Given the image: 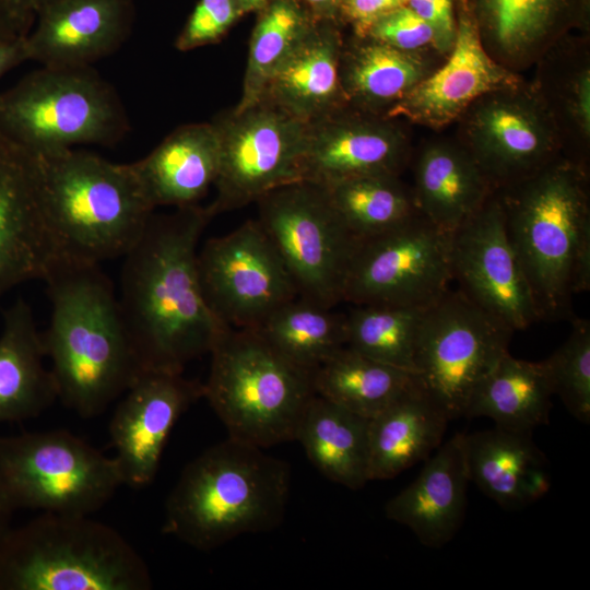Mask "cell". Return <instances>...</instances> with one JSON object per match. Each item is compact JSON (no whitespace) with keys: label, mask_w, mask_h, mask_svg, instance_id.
Listing matches in <instances>:
<instances>
[{"label":"cell","mask_w":590,"mask_h":590,"mask_svg":"<svg viewBox=\"0 0 590 590\" xmlns=\"http://www.w3.org/2000/svg\"><path fill=\"white\" fill-rule=\"evenodd\" d=\"M212 219L198 204L153 213L123 256L118 303L144 370L182 373L227 328L209 308L197 270L199 239Z\"/></svg>","instance_id":"cell-1"},{"label":"cell","mask_w":590,"mask_h":590,"mask_svg":"<svg viewBox=\"0 0 590 590\" xmlns=\"http://www.w3.org/2000/svg\"><path fill=\"white\" fill-rule=\"evenodd\" d=\"M51 305L42 332L58 399L94 417L144 371L118 297L99 264L57 257L44 280Z\"/></svg>","instance_id":"cell-2"},{"label":"cell","mask_w":590,"mask_h":590,"mask_svg":"<svg viewBox=\"0 0 590 590\" xmlns=\"http://www.w3.org/2000/svg\"><path fill=\"white\" fill-rule=\"evenodd\" d=\"M588 169L564 155L498 190L506 232L540 320L573 317V296L590 288Z\"/></svg>","instance_id":"cell-3"},{"label":"cell","mask_w":590,"mask_h":590,"mask_svg":"<svg viewBox=\"0 0 590 590\" xmlns=\"http://www.w3.org/2000/svg\"><path fill=\"white\" fill-rule=\"evenodd\" d=\"M290 489L285 461L228 437L185 467L167 498L163 532L211 551L241 534L278 527Z\"/></svg>","instance_id":"cell-4"},{"label":"cell","mask_w":590,"mask_h":590,"mask_svg":"<svg viewBox=\"0 0 590 590\" xmlns=\"http://www.w3.org/2000/svg\"><path fill=\"white\" fill-rule=\"evenodd\" d=\"M35 155L58 257L93 264L123 257L154 211L132 164L74 149Z\"/></svg>","instance_id":"cell-5"},{"label":"cell","mask_w":590,"mask_h":590,"mask_svg":"<svg viewBox=\"0 0 590 590\" xmlns=\"http://www.w3.org/2000/svg\"><path fill=\"white\" fill-rule=\"evenodd\" d=\"M141 555L84 515L42 512L0 539V590H149Z\"/></svg>","instance_id":"cell-6"},{"label":"cell","mask_w":590,"mask_h":590,"mask_svg":"<svg viewBox=\"0 0 590 590\" xmlns=\"http://www.w3.org/2000/svg\"><path fill=\"white\" fill-rule=\"evenodd\" d=\"M209 353L203 398L228 437L263 449L295 440L316 394L312 374L283 357L256 329L225 328Z\"/></svg>","instance_id":"cell-7"},{"label":"cell","mask_w":590,"mask_h":590,"mask_svg":"<svg viewBox=\"0 0 590 590\" xmlns=\"http://www.w3.org/2000/svg\"><path fill=\"white\" fill-rule=\"evenodd\" d=\"M129 127L118 93L92 67H40L0 93V131L34 154L110 146Z\"/></svg>","instance_id":"cell-8"},{"label":"cell","mask_w":590,"mask_h":590,"mask_svg":"<svg viewBox=\"0 0 590 590\" xmlns=\"http://www.w3.org/2000/svg\"><path fill=\"white\" fill-rule=\"evenodd\" d=\"M122 484L113 457L69 432L0 438V500L11 512L88 516Z\"/></svg>","instance_id":"cell-9"},{"label":"cell","mask_w":590,"mask_h":590,"mask_svg":"<svg viewBox=\"0 0 590 590\" xmlns=\"http://www.w3.org/2000/svg\"><path fill=\"white\" fill-rule=\"evenodd\" d=\"M256 203V220L279 251L298 296L329 308L343 302L346 274L359 240L343 224L324 189L294 181Z\"/></svg>","instance_id":"cell-10"},{"label":"cell","mask_w":590,"mask_h":590,"mask_svg":"<svg viewBox=\"0 0 590 590\" xmlns=\"http://www.w3.org/2000/svg\"><path fill=\"white\" fill-rule=\"evenodd\" d=\"M514 331L460 290L429 305L414 365L421 389L449 421L464 416L475 390L508 352Z\"/></svg>","instance_id":"cell-11"},{"label":"cell","mask_w":590,"mask_h":590,"mask_svg":"<svg viewBox=\"0 0 590 590\" xmlns=\"http://www.w3.org/2000/svg\"><path fill=\"white\" fill-rule=\"evenodd\" d=\"M220 141L213 217L257 202L273 189L300 180L308 125L260 101L212 121Z\"/></svg>","instance_id":"cell-12"},{"label":"cell","mask_w":590,"mask_h":590,"mask_svg":"<svg viewBox=\"0 0 590 590\" xmlns=\"http://www.w3.org/2000/svg\"><path fill=\"white\" fill-rule=\"evenodd\" d=\"M458 121L457 138L495 191L528 179L563 155L551 111L523 80L480 97Z\"/></svg>","instance_id":"cell-13"},{"label":"cell","mask_w":590,"mask_h":590,"mask_svg":"<svg viewBox=\"0 0 590 590\" xmlns=\"http://www.w3.org/2000/svg\"><path fill=\"white\" fill-rule=\"evenodd\" d=\"M448 233L421 214L359 240L346 274L343 302L427 307L452 281Z\"/></svg>","instance_id":"cell-14"},{"label":"cell","mask_w":590,"mask_h":590,"mask_svg":"<svg viewBox=\"0 0 590 590\" xmlns=\"http://www.w3.org/2000/svg\"><path fill=\"white\" fill-rule=\"evenodd\" d=\"M197 270L209 308L231 328L256 329L298 297L292 275L256 219L209 238L198 251Z\"/></svg>","instance_id":"cell-15"},{"label":"cell","mask_w":590,"mask_h":590,"mask_svg":"<svg viewBox=\"0 0 590 590\" xmlns=\"http://www.w3.org/2000/svg\"><path fill=\"white\" fill-rule=\"evenodd\" d=\"M450 266L458 290L514 332L540 321L497 191L451 233Z\"/></svg>","instance_id":"cell-16"},{"label":"cell","mask_w":590,"mask_h":590,"mask_svg":"<svg viewBox=\"0 0 590 590\" xmlns=\"http://www.w3.org/2000/svg\"><path fill=\"white\" fill-rule=\"evenodd\" d=\"M109 424L122 483L143 487L154 480L168 436L200 398L203 385L182 373L144 370L125 392Z\"/></svg>","instance_id":"cell-17"},{"label":"cell","mask_w":590,"mask_h":590,"mask_svg":"<svg viewBox=\"0 0 590 590\" xmlns=\"http://www.w3.org/2000/svg\"><path fill=\"white\" fill-rule=\"evenodd\" d=\"M57 257L38 158L0 131V298L22 283L44 280Z\"/></svg>","instance_id":"cell-18"},{"label":"cell","mask_w":590,"mask_h":590,"mask_svg":"<svg viewBox=\"0 0 590 590\" xmlns=\"http://www.w3.org/2000/svg\"><path fill=\"white\" fill-rule=\"evenodd\" d=\"M411 157L410 139L396 119L347 107L308 125L300 180L326 185L363 175L400 176Z\"/></svg>","instance_id":"cell-19"},{"label":"cell","mask_w":590,"mask_h":590,"mask_svg":"<svg viewBox=\"0 0 590 590\" xmlns=\"http://www.w3.org/2000/svg\"><path fill=\"white\" fill-rule=\"evenodd\" d=\"M520 75L489 56L467 9L457 20L456 38L445 61L415 85L388 114L432 129L458 120L480 97L521 82Z\"/></svg>","instance_id":"cell-20"},{"label":"cell","mask_w":590,"mask_h":590,"mask_svg":"<svg viewBox=\"0 0 590 590\" xmlns=\"http://www.w3.org/2000/svg\"><path fill=\"white\" fill-rule=\"evenodd\" d=\"M134 21L133 0H57L40 9L27 34L28 60L83 68L117 51Z\"/></svg>","instance_id":"cell-21"},{"label":"cell","mask_w":590,"mask_h":590,"mask_svg":"<svg viewBox=\"0 0 590 590\" xmlns=\"http://www.w3.org/2000/svg\"><path fill=\"white\" fill-rule=\"evenodd\" d=\"M469 482L464 434L457 433L425 460L411 484L387 502L386 517L408 527L422 544L441 547L463 522Z\"/></svg>","instance_id":"cell-22"},{"label":"cell","mask_w":590,"mask_h":590,"mask_svg":"<svg viewBox=\"0 0 590 590\" xmlns=\"http://www.w3.org/2000/svg\"><path fill=\"white\" fill-rule=\"evenodd\" d=\"M343 40L318 21L270 80L266 101L307 125L349 107L340 80Z\"/></svg>","instance_id":"cell-23"},{"label":"cell","mask_w":590,"mask_h":590,"mask_svg":"<svg viewBox=\"0 0 590 590\" xmlns=\"http://www.w3.org/2000/svg\"><path fill=\"white\" fill-rule=\"evenodd\" d=\"M411 188L422 216L452 233L495 192L469 150L458 138L426 141L414 158Z\"/></svg>","instance_id":"cell-24"},{"label":"cell","mask_w":590,"mask_h":590,"mask_svg":"<svg viewBox=\"0 0 590 590\" xmlns=\"http://www.w3.org/2000/svg\"><path fill=\"white\" fill-rule=\"evenodd\" d=\"M155 209L196 205L214 186L220 167V141L212 122L181 126L149 155L131 163Z\"/></svg>","instance_id":"cell-25"},{"label":"cell","mask_w":590,"mask_h":590,"mask_svg":"<svg viewBox=\"0 0 590 590\" xmlns=\"http://www.w3.org/2000/svg\"><path fill=\"white\" fill-rule=\"evenodd\" d=\"M464 450L470 482L505 509L523 508L550 489L547 461L530 433L495 426L464 434Z\"/></svg>","instance_id":"cell-26"},{"label":"cell","mask_w":590,"mask_h":590,"mask_svg":"<svg viewBox=\"0 0 590 590\" xmlns=\"http://www.w3.org/2000/svg\"><path fill=\"white\" fill-rule=\"evenodd\" d=\"M470 13L491 57L518 73L559 43L570 0H474Z\"/></svg>","instance_id":"cell-27"},{"label":"cell","mask_w":590,"mask_h":590,"mask_svg":"<svg viewBox=\"0 0 590 590\" xmlns=\"http://www.w3.org/2000/svg\"><path fill=\"white\" fill-rule=\"evenodd\" d=\"M31 305L17 298L3 312L0 333V422L39 415L58 391Z\"/></svg>","instance_id":"cell-28"},{"label":"cell","mask_w":590,"mask_h":590,"mask_svg":"<svg viewBox=\"0 0 590 590\" xmlns=\"http://www.w3.org/2000/svg\"><path fill=\"white\" fill-rule=\"evenodd\" d=\"M436 52H406L369 37L343 44L340 80L349 107L387 114L436 66Z\"/></svg>","instance_id":"cell-29"},{"label":"cell","mask_w":590,"mask_h":590,"mask_svg":"<svg viewBox=\"0 0 590 590\" xmlns=\"http://www.w3.org/2000/svg\"><path fill=\"white\" fill-rule=\"evenodd\" d=\"M449 418L418 384L369 420L368 481L392 479L426 460L442 441Z\"/></svg>","instance_id":"cell-30"},{"label":"cell","mask_w":590,"mask_h":590,"mask_svg":"<svg viewBox=\"0 0 590 590\" xmlns=\"http://www.w3.org/2000/svg\"><path fill=\"white\" fill-rule=\"evenodd\" d=\"M369 420L318 394L308 403L295 440L328 480L350 489L368 481Z\"/></svg>","instance_id":"cell-31"},{"label":"cell","mask_w":590,"mask_h":590,"mask_svg":"<svg viewBox=\"0 0 590 590\" xmlns=\"http://www.w3.org/2000/svg\"><path fill=\"white\" fill-rule=\"evenodd\" d=\"M554 394L544 362L507 352L475 390L464 417L486 416L495 426L530 433L548 423Z\"/></svg>","instance_id":"cell-32"},{"label":"cell","mask_w":590,"mask_h":590,"mask_svg":"<svg viewBox=\"0 0 590 590\" xmlns=\"http://www.w3.org/2000/svg\"><path fill=\"white\" fill-rule=\"evenodd\" d=\"M532 85L551 111L563 155L587 167L590 144V61L586 47L555 45L536 63Z\"/></svg>","instance_id":"cell-33"},{"label":"cell","mask_w":590,"mask_h":590,"mask_svg":"<svg viewBox=\"0 0 590 590\" xmlns=\"http://www.w3.org/2000/svg\"><path fill=\"white\" fill-rule=\"evenodd\" d=\"M316 394L368 420L417 385L416 375L347 346L312 374Z\"/></svg>","instance_id":"cell-34"},{"label":"cell","mask_w":590,"mask_h":590,"mask_svg":"<svg viewBox=\"0 0 590 590\" xmlns=\"http://www.w3.org/2000/svg\"><path fill=\"white\" fill-rule=\"evenodd\" d=\"M256 330L283 357L310 374L346 346L345 312L299 296L275 310Z\"/></svg>","instance_id":"cell-35"},{"label":"cell","mask_w":590,"mask_h":590,"mask_svg":"<svg viewBox=\"0 0 590 590\" xmlns=\"http://www.w3.org/2000/svg\"><path fill=\"white\" fill-rule=\"evenodd\" d=\"M320 186L358 240L396 228L420 214L412 189L398 175H363Z\"/></svg>","instance_id":"cell-36"},{"label":"cell","mask_w":590,"mask_h":590,"mask_svg":"<svg viewBox=\"0 0 590 590\" xmlns=\"http://www.w3.org/2000/svg\"><path fill=\"white\" fill-rule=\"evenodd\" d=\"M259 13L236 111L261 101L272 76L317 22L297 0H271Z\"/></svg>","instance_id":"cell-37"},{"label":"cell","mask_w":590,"mask_h":590,"mask_svg":"<svg viewBox=\"0 0 590 590\" xmlns=\"http://www.w3.org/2000/svg\"><path fill=\"white\" fill-rule=\"evenodd\" d=\"M427 307L353 305L345 312L346 346L415 374L417 338Z\"/></svg>","instance_id":"cell-38"},{"label":"cell","mask_w":590,"mask_h":590,"mask_svg":"<svg viewBox=\"0 0 590 590\" xmlns=\"http://www.w3.org/2000/svg\"><path fill=\"white\" fill-rule=\"evenodd\" d=\"M554 394L578 421L590 422V321L573 318L567 340L545 361Z\"/></svg>","instance_id":"cell-39"},{"label":"cell","mask_w":590,"mask_h":590,"mask_svg":"<svg viewBox=\"0 0 590 590\" xmlns=\"http://www.w3.org/2000/svg\"><path fill=\"white\" fill-rule=\"evenodd\" d=\"M365 37L406 52L440 55L434 31L408 5L378 19Z\"/></svg>","instance_id":"cell-40"},{"label":"cell","mask_w":590,"mask_h":590,"mask_svg":"<svg viewBox=\"0 0 590 590\" xmlns=\"http://www.w3.org/2000/svg\"><path fill=\"white\" fill-rule=\"evenodd\" d=\"M239 15L238 0H199L176 39V48L188 51L215 44Z\"/></svg>","instance_id":"cell-41"},{"label":"cell","mask_w":590,"mask_h":590,"mask_svg":"<svg viewBox=\"0 0 590 590\" xmlns=\"http://www.w3.org/2000/svg\"><path fill=\"white\" fill-rule=\"evenodd\" d=\"M406 5L432 27L438 51L446 58L452 49L457 32L453 0H409Z\"/></svg>","instance_id":"cell-42"},{"label":"cell","mask_w":590,"mask_h":590,"mask_svg":"<svg viewBox=\"0 0 590 590\" xmlns=\"http://www.w3.org/2000/svg\"><path fill=\"white\" fill-rule=\"evenodd\" d=\"M409 0H342L340 11L353 26L356 37H365L369 27L385 14L408 4Z\"/></svg>","instance_id":"cell-43"},{"label":"cell","mask_w":590,"mask_h":590,"mask_svg":"<svg viewBox=\"0 0 590 590\" xmlns=\"http://www.w3.org/2000/svg\"><path fill=\"white\" fill-rule=\"evenodd\" d=\"M25 38L20 36L0 42V79L28 60Z\"/></svg>","instance_id":"cell-44"},{"label":"cell","mask_w":590,"mask_h":590,"mask_svg":"<svg viewBox=\"0 0 590 590\" xmlns=\"http://www.w3.org/2000/svg\"><path fill=\"white\" fill-rule=\"evenodd\" d=\"M17 32L27 36L34 21L35 11L33 0H2Z\"/></svg>","instance_id":"cell-45"},{"label":"cell","mask_w":590,"mask_h":590,"mask_svg":"<svg viewBox=\"0 0 590 590\" xmlns=\"http://www.w3.org/2000/svg\"><path fill=\"white\" fill-rule=\"evenodd\" d=\"M305 3L312 12L315 21H326L340 11L342 0H297Z\"/></svg>","instance_id":"cell-46"},{"label":"cell","mask_w":590,"mask_h":590,"mask_svg":"<svg viewBox=\"0 0 590 590\" xmlns=\"http://www.w3.org/2000/svg\"><path fill=\"white\" fill-rule=\"evenodd\" d=\"M20 36L22 35L17 32L3 1L0 0V42Z\"/></svg>","instance_id":"cell-47"},{"label":"cell","mask_w":590,"mask_h":590,"mask_svg":"<svg viewBox=\"0 0 590 590\" xmlns=\"http://www.w3.org/2000/svg\"><path fill=\"white\" fill-rule=\"evenodd\" d=\"M271 0H238L241 14L262 10Z\"/></svg>","instance_id":"cell-48"},{"label":"cell","mask_w":590,"mask_h":590,"mask_svg":"<svg viewBox=\"0 0 590 590\" xmlns=\"http://www.w3.org/2000/svg\"><path fill=\"white\" fill-rule=\"evenodd\" d=\"M10 515H11V511L0 500V539L10 529L9 527Z\"/></svg>","instance_id":"cell-49"},{"label":"cell","mask_w":590,"mask_h":590,"mask_svg":"<svg viewBox=\"0 0 590 590\" xmlns=\"http://www.w3.org/2000/svg\"><path fill=\"white\" fill-rule=\"evenodd\" d=\"M55 1L57 0H33L35 15L40 9L47 7Z\"/></svg>","instance_id":"cell-50"}]
</instances>
